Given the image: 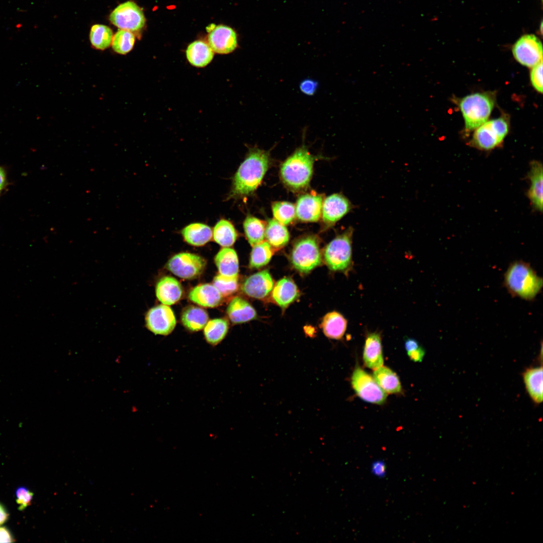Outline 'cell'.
<instances>
[{"mask_svg":"<svg viewBox=\"0 0 543 543\" xmlns=\"http://www.w3.org/2000/svg\"><path fill=\"white\" fill-rule=\"evenodd\" d=\"M269 164L268 152L256 147L250 148L234 176L229 198H239L252 194L261 184Z\"/></svg>","mask_w":543,"mask_h":543,"instance_id":"obj_1","label":"cell"},{"mask_svg":"<svg viewBox=\"0 0 543 543\" xmlns=\"http://www.w3.org/2000/svg\"><path fill=\"white\" fill-rule=\"evenodd\" d=\"M504 285L512 296L531 301L540 292L542 280L528 263L516 261L505 273Z\"/></svg>","mask_w":543,"mask_h":543,"instance_id":"obj_2","label":"cell"},{"mask_svg":"<svg viewBox=\"0 0 543 543\" xmlns=\"http://www.w3.org/2000/svg\"><path fill=\"white\" fill-rule=\"evenodd\" d=\"M314 161L315 157L305 146L296 149L281 166L283 183L294 192L306 189L312 178Z\"/></svg>","mask_w":543,"mask_h":543,"instance_id":"obj_3","label":"cell"},{"mask_svg":"<svg viewBox=\"0 0 543 543\" xmlns=\"http://www.w3.org/2000/svg\"><path fill=\"white\" fill-rule=\"evenodd\" d=\"M353 228L349 226L325 247L323 259L329 269L348 275L353 268L352 241Z\"/></svg>","mask_w":543,"mask_h":543,"instance_id":"obj_4","label":"cell"},{"mask_svg":"<svg viewBox=\"0 0 543 543\" xmlns=\"http://www.w3.org/2000/svg\"><path fill=\"white\" fill-rule=\"evenodd\" d=\"M495 104L492 93H477L468 95L459 101V107L468 131L475 130L489 118Z\"/></svg>","mask_w":543,"mask_h":543,"instance_id":"obj_5","label":"cell"},{"mask_svg":"<svg viewBox=\"0 0 543 543\" xmlns=\"http://www.w3.org/2000/svg\"><path fill=\"white\" fill-rule=\"evenodd\" d=\"M321 257L318 238L309 235L299 238L294 243L291 261L298 271L307 274L321 264Z\"/></svg>","mask_w":543,"mask_h":543,"instance_id":"obj_6","label":"cell"},{"mask_svg":"<svg viewBox=\"0 0 543 543\" xmlns=\"http://www.w3.org/2000/svg\"><path fill=\"white\" fill-rule=\"evenodd\" d=\"M509 130V122L506 117L486 121L475 129L472 144L479 149L491 150L499 146Z\"/></svg>","mask_w":543,"mask_h":543,"instance_id":"obj_7","label":"cell"},{"mask_svg":"<svg viewBox=\"0 0 543 543\" xmlns=\"http://www.w3.org/2000/svg\"><path fill=\"white\" fill-rule=\"evenodd\" d=\"M351 385L357 396L363 401L377 405L383 404L387 394L380 387L374 377L355 366L351 377Z\"/></svg>","mask_w":543,"mask_h":543,"instance_id":"obj_8","label":"cell"},{"mask_svg":"<svg viewBox=\"0 0 543 543\" xmlns=\"http://www.w3.org/2000/svg\"><path fill=\"white\" fill-rule=\"evenodd\" d=\"M109 20L120 29L131 32L141 30L145 24L143 12L132 1H127L118 6L110 15Z\"/></svg>","mask_w":543,"mask_h":543,"instance_id":"obj_9","label":"cell"},{"mask_svg":"<svg viewBox=\"0 0 543 543\" xmlns=\"http://www.w3.org/2000/svg\"><path fill=\"white\" fill-rule=\"evenodd\" d=\"M206 265L205 260L197 254L182 252L173 256L167 262L166 268L177 277L193 279L199 277Z\"/></svg>","mask_w":543,"mask_h":543,"instance_id":"obj_10","label":"cell"},{"mask_svg":"<svg viewBox=\"0 0 543 543\" xmlns=\"http://www.w3.org/2000/svg\"><path fill=\"white\" fill-rule=\"evenodd\" d=\"M515 59L521 64L533 67L542 61V45L540 40L533 34L520 37L512 47Z\"/></svg>","mask_w":543,"mask_h":543,"instance_id":"obj_11","label":"cell"},{"mask_svg":"<svg viewBox=\"0 0 543 543\" xmlns=\"http://www.w3.org/2000/svg\"><path fill=\"white\" fill-rule=\"evenodd\" d=\"M350 201L343 195L336 193L324 199L322 207V219L324 229L335 225L353 208Z\"/></svg>","mask_w":543,"mask_h":543,"instance_id":"obj_12","label":"cell"},{"mask_svg":"<svg viewBox=\"0 0 543 543\" xmlns=\"http://www.w3.org/2000/svg\"><path fill=\"white\" fill-rule=\"evenodd\" d=\"M146 326L155 334H170L176 325V320L171 308L162 304L151 308L145 316Z\"/></svg>","mask_w":543,"mask_h":543,"instance_id":"obj_13","label":"cell"},{"mask_svg":"<svg viewBox=\"0 0 543 543\" xmlns=\"http://www.w3.org/2000/svg\"><path fill=\"white\" fill-rule=\"evenodd\" d=\"M208 41L214 52L221 54L233 52L238 45L235 31L231 27L223 25L213 28L208 35Z\"/></svg>","mask_w":543,"mask_h":543,"instance_id":"obj_14","label":"cell"},{"mask_svg":"<svg viewBox=\"0 0 543 543\" xmlns=\"http://www.w3.org/2000/svg\"><path fill=\"white\" fill-rule=\"evenodd\" d=\"M324 198L321 195L305 194L297 200L295 206L296 216L303 222H315L321 216Z\"/></svg>","mask_w":543,"mask_h":543,"instance_id":"obj_15","label":"cell"},{"mask_svg":"<svg viewBox=\"0 0 543 543\" xmlns=\"http://www.w3.org/2000/svg\"><path fill=\"white\" fill-rule=\"evenodd\" d=\"M273 280L268 270H263L247 278L242 286V291L247 296L261 299L272 292Z\"/></svg>","mask_w":543,"mask_h":543,"instance_id":"obj_16","label":"cell"},{"mask_svg":"<svg viewBox=\"0 0 543 543\" xmlns=\"http://www.w3.org/2000/svg\"><path fill=\"white\" fill-rule=\"evenodd\" d=\"M363 358L365 366L374 370L383 365L382 336L379 332L367 333Z\"/></svg>","mask_w":543,"mask_h":543,"instance_id":"obj_17","label":"cell"},{"mask_svg":"<svg viewBox=\"0 0 543 543\" xmlns=\"http://www.w3.org/2000/svg\"><path fill=\"white\" fill-rule=\"evenodd\" d=\"M223 296L214 285L206 284L194 288L189 294V299L204 307H215L220 304Z\"/></svg>","mask_w":543,"mask_h":543,"instance_id":"obj_18","label":"cell"},{"mask_svg":"<svg viewBox=\"0 0 543 543\" xmlns=\"http://www.w3.org/2000/svg\"><path fill=\"white\" fill-rule=\"evenodd\" d=\"M155 291L158 300L166 305L177 302L183 294L180 283L175 278L169 276L163 277L158 281Z\"/></svg>","mask_w":543,"mask_h":543,"instance_id":"obj_19","label":"cell"},{"mask_svg":"<svg viewBox=\"0 0 543 543\" xmlns=\"http://www.w3.org/2000/svg\"><path fill=\"white\" fill-rule=\"evenodd\" d=\"M530 186L528 197L534 208L540 211L542 210V166L537 161L531 162L528 173Z\"/></svg>","mask_w":543,"mask_h":543,"instance_id":"obj_20","label":"cell"},{"mask_svg":"<svg viewBox=\"0 0 543 543\" xmlns=\"http://www.w3.org/2000/svg\"><path fill=\"white\" fill-rule=\"evenodd\" d=\"M272 292L273 300L283 309L286 308L299 296L296 285L291 279L288 278L279 280L273 288Z\"/></svg>","mask_w":543,"mask_h":543,"instance_id":"obj_21","label":"cell"},{"mask_svg":"<svg viewBox=\"0 0 543 543\" xmlns=\"http://www.w3.org/2000/svg\"><path fill=\"white\" fill-rule=\"evenodd\" d=\"M186 54L192 65L201 68L206 66L211 62L214 53L207 43L202 40H196L188 45Z\"/></svg>","mask_w":543,"mask_h":543,"instance_id":"obj_22","label":"cell"},{"mask_svg":"<svg viewBox=\"0 0 543 543\" xmlns=\"http://www.w3.org/2000/svg\"><path fill=\"white\" fill-rule=\"evenodd\" d=\"M523 379L527 392L536 404L542 401V367H530L523 373Z\"/></svg>","mask_w":543,"mask_h":543,"instance_id":"obj_23","label":"cell"},{"mask_svg":"<svg viewBox=\"0 0 543 543\" xmlns=\"http://www.w3.org/2000/svg\"><path fill=\"white\" fill-rule=\"evenodd\" d=\"M227 313L234 323H242L256 318V312L252 306L245 300L236 297L230 302L227 308Z\"/></svg>","mask_w":543,"mask_h":543,"instance_id":"obj_24","label":"cell"},{"mask_svg":"<svg viewBox=\"0 0 543 543\" xmlns=\"http://www.w3.org/2000/svg\"><path fill=\"white\" fill-rule=\"evenodd\" d=\"M347 321L340 313L332 311L326 314L322 321V328L325 336L329 338L341 339L346 330Z\"/></svg>","mask_w":543,"mask_h":543,"instance_id":"obj_25","label":"cell"},{"mask_svg":"<svg viewBox=\"0 0 543 543\" xmlns=\"http://www.w3.org/2000/svg\"><path fill=\"white\" fill-rule=\"evenodd\" d=\"M215 262L219 274L226 276H238L239 262L236 251L224 247L215 257Z\"/></svg>","mask_w":543,"mask_h":543,"instance_id":"obj_26","label":"cell"},{"mask_svg":"<svg viewBox=\"0 0 543 543\" xmlns=\"http://www.w3.org/2000/svg\"><path fill=\"white\" fill-rule=\"evenodd\" d=\"M374 378L380 387L387 393L398 394L402 393V386L397 375L388 367L381 366L375 370Z\"/></svg>","mask_w":543,"mask_h":543,"instance_id":"obj_27","label":"cell"},{"mask_svg":"<svg viewBox=\"0 0 543 543\" xmlns=\"http://www.w3.org/2000/svg\"><path fill=\"white\" fill-rule=\"evenodd\" d=\"M182 235L188 243L196 246L205 245L212 237V231L207 225L200 223H192L182 230Z\"/></svg>","mask_w":543,"mask_h":543,"instance_id":"obj_28","label":"cell"},{"mask_svg":"<svg viewBox=\"0 0 543 543\" xmlns=\"http://www.w3.org/2000/svg\"><path fill=\"white\" fill-rule=\"evenodd\" d=\"M265 237L272 247L281 249L288 243L290 235L284 225L273 219L269 220L265 226Z\"/></svg>","mask_w":543,"mask_h":543,"instance_id":"obj_29","label":"cell"},{"mask_svg":"<svg viewBox=\"0 0 543 543\" xmlns=\"http://www.w3.org/2000/svg\"><path fill=\"white\" fill-rule=\"evenodd\" d=\"M208 319V313L205 310L195 306L186 308L181 316L184 326L192 331H197L204 328Z\"/></svg>","mask_w":543,"mask_h":543,"instance_id":"obj_30","label":"cell"},{"mask_svg":"<svg viewBox=\"0 0 543 543\" xmlns=\"http://www.w3.org/2000/svg\"><path fill=\"white\" fill-rule=\"evenodd\" d=\"M214 241L223 247L232 246L235 242L237 234L233 225L226 219H221L214 227Z\"/></svg>","mask_w":543,"mask_h":543,"instance_id":"obj_31","label":"cell"},{"mask_svg":"<svg viewBox=\"0 0 543 543\" xmlns=\"http://www.w3.org/2000/svg\"><path fill=\"white\" fill-rule=\"evenodd\" d=\"M243 228L246 237L252 246L264 240L265 225L263 221L248 215L243 222Z\"/></svg>","mask_w":543,"mask_h":543,"instance_id":"obj_32","label":"cell"},{"mask_svg":"<svg viewBox=\"0 0 543 543\" xmlns=\"http://www.w3.org/2000/svg\"><path fill=\"white\" fill-rule=\"evenodd\" d=\"M228 330V323L224 319H215L208 321L205 326L204 334L206 341L215 345L225 337Z\"/></svg>","mask_w":543,"mask_h":543,"instance_id":"obj_33","label":"cell"},{"mask_svg":"<svg viewBox=\"0 0 543 543\" xmlns=\"http://www.w3.org/2000/svg\"><path fill=\"white\" fill-rule=\"evenodd\" d=\"M113 33L107 26L102 24L93 25L89 33V40L92 46L98 50H104L112 44Z\"/></svg>","mask_w":543,"mask_h":543,"instance_id":"obj_34","label":"cell"},{"mask_svg":"<svg viewBox=\"0 0 543 543\" xmlns=\"http://www.w3.org/2000/svg\"><path fill=\"white\" fill-rule=\"evenodd\" d=\"M273 254V248L267 241H263L254 245L250 254V267L258 268L265 265L270 261Z\"/></svg>","mask_w":543,"mask_h":543,"instance_id":"obj_35","label":"cell"},{"mask_svg":"<svg viewBox=\"0 0 543 543\" xmlns=\"http://www.w3.org/2000/svg\"><path fill=\"white\" fill-rule=\"evenodd\" d=\"M135 42V37L132 32L121 29L113 36L111 45L114 52L125 55L132 50Z\"/></svg>","mask_w":543,"mask_h":543,"instance_id":"obj_36","label":"cell"},{"mask_svg":"<svg viewBox=\"0 0 543 543\" xmlns=\"http://www.w3.org/2000/svg\"><path fill=\"white\" fill-rule=\"evenodd\" d=\"M275 219L284 225L290 224L296 217L295 206L288 202H275L272 205Z\"/></svg>","mask_w":543,"mask_h":543,"instance_id":"obj_37","label":"cell"},{"mask_svg":"<svg viewBox=\"0 0 543 543\" xmlns=\"http://www.w3.org/2000/svg\"><path fill=\"white\" fill-rule=\"evenodd\" d=\"M213 285L223 297L229 296L237 290L238 276L230 277L219 274L214 278Z\"/></svg>","mask_w":543,"mask_h":543,"instance_id":"obj_38","label":"cell"},{"mask_svg":"<svg viewBox=\"0 0 543 543\" xmlns=\"http://www.w3.org/2000/svg\"><path fill=\"white\" fill-rule=\"evenodd\" d=\"M16 503L19 505L18 509L22 511L32 503L34 494L27 488L20 486L16 490Z\"/></svg>","mask_w":543,"mask_h":543,"instance_id":"obj_39","label":"cell"},{"mask_svg":"<svg viewBox=\"0 0 543 543\" xmlns=\"http://www.w3.org/2000/svg\"><path fill=\"white\" fill-rule=\"evenodd\" d=\"M531 82L538 92H542V61L533 66L530 73Z\"/></svg>","mask_w":543,"mask_h":543,"instance_id":"obj_40","label":"cell"},{"mask_svg":"<svg viewBox=\"0 0 543 543\" xmlns=\"http://www.w3.org/2000/svg\"><path fill=\"white\" fill-rule=\"evenodd\" d=\"M318 82L311 78H306L300 83L299 87L303 94L307 96H313L318 88Z\"/></svg>","mask_w":543,"mask_h":543,"instance_id":"obj_41","label":"cell"},{"mask_svg":"<svg viewBox=\"0 0 543 543\" xmlns=\"http://www.w3.org/2000/svg\"><path fill=\"white\" fill-rule=\"evenodd\" d=\"M372 474L379 478H384L387 474V467L385 462L383 460L374 461L371 467Z\"/></svg>","mask_w":543,"mask_h":543,"instance_id":"obj_42","label":"cell"},{"mask_svg":"<svg viewBox=\"0 0 543 543\" xmlns=\"http://www.w3.org/2000/svg\"><path fill=\"white\" fill-rule=\"evenodd\" d=\"M407 355L410 359L414 362H421L425 355V350L420 346L414 350L407 352Z\"/></svg>","mask_w":543,"mask_h":543,"instance_id":"obj_43","label":"cell"},{"mask_svg":"<svg viewBox=\"0 0 543 543\" xmlns=\"http://www.w3.org/2000/svg\"><path fill=\"white\" fill-rule=\"evenodd\" d=\"M15 540L10 530L5 526L0 527V542H13Z\"/></svg>","mask_w":543,"mask_h":543,"instance_id":"obj_44","label":"cell"},{"mask_svg":"<svg viewBox=\"0 0 543 543\" xmlns=\"http://www.w3.org/2000/svg\"><path fill=\"white\" fill-rule=\"evenodd\" d=\"M8 185L7 174L5 169L0 166V194Z\"/></svg>","mask_w":543,"mask_h":543,"instance_id":"obj_45","label":"cell"},{"mask_svg":"<svg viewBox=\"0 0 543 543\" xmlns=\"http://www.w3.org/2000/svg\"><path fill=\"white\" fill-rule=\"evenodd\" d=\"M9 514L5 507L0 503V525L6 522L9 518Z\"/></svg>","mask_w":543,"mask_h":543,"instance_id":"obj_46","label":"cell"}]
</instances>
